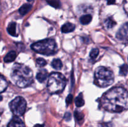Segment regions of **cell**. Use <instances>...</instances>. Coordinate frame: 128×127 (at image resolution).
Returning a JSON list of instances; mask_svg holds the SVG:
<instances>
[{
	"label": "cell",
	"mask_w": 128,
	"mask_h": 127,
	"mask_svg": "<svg viewBox=\"0 0 128 127\" xmlns=\"http://www.w3.org/2000/svg\"><path fill=\"white\" fill-rule=\"evenodd\" d=\"M37 65L40 67H42L47 64V62L42 58H38L36 59Z\"/></svg>",
	"instance_id": "ffe728a7"
},
{
	"label": "cell",
	"mask_w": 128,
	"mask_h": 127,
	"mask_svg": "<svg viewBox=\"0 0 128 127\" xmlns=\"http://www.w3.org/2000/svg\"><path fill=\"white\" fill-rule=\"evenodd\" d=\"M2 100V97L1 95H0V102H1V101Z\"/></svg>",
	"instance_id": "83f0119b"
},
{
	"label": "cell",
	"mask_w": 128,
	"mask_h": 127,
	"mask_svg": "<svg viewBox=\"0 0 128 127\" xmlns=\"http://www.w3.org/2000/svg\"><path fill=\"white\" fill-rule=\"evenodd\" d=\"M34 127H44V125H40V124H37Z\"/></svg>",
	"instance_id": "4316f807"
},
{
	"label": "cell",
	"mask_w": 128,
	"mask_h": 127,
	"mask_svg": "<svg viewBox=\"0 0 128 127\" xmlns=\"http://www.w3.org/2000/svg\"><path fill=\"white\" fill-rule=\"evenodd\" d=\"M66 85L64 76L58 72H54L50 75L47 84L49 92L52 94L59 93L63 91Z\"/></svg>",
	"instance_id": "5b68a950"
},
{
	"label": "cell",
	"mask_w": 128,
	"mask_h": 127,
	"mask_svg": "<svg viewBox=\"0 0 128 127\" xmlns=\"http://www.w3.org/2000/svg\"><path fill=\"white\" fill-rule=\"evenodd\" d=\"M48 77V73L45 69H41L36 75V78L40 83H42L47 79Z\"/></svg>",
	"instance_id": "9c48e42d"
},
{
	"label": "cell",
	"mask_w": 128,
	"mask_h": 127,
	"mask_svg": "<svg viewBox=\"0 0 128 127\" xmlns=\"http://www.w3.org/2000/svg\"><path fill=\"white\" fill-rule=\"evenodd\" d=\"M115 1H116V0H107V3L109 5L113 4L115 3Z\"/></svg>",
	"instance_id": "484cf974"
},
{
	"label": "cell",
	"mask_w": 128,
	"mask_h": 127,
	"mask_svg": "<svg viewBox=\"0 0 128 127\" xmlns=\"http://www.w3.org/2000/svg\"><path fill=\"white\" fill-rule=\"evenodd\" d=\"M16 52L15 51H10V52L6 54V56L4 57V61L5 62H7V63H9V62H11L12 61H14L15 60L16 57Z\"/></svg>",
	"instance_id": "8fae6325"
},
{
	"label": "cell",
	"mask_w": 128,
	"mask_h": 127,
	"mask_svg": "<svg viewBox=\"0 0 128 127\" xmlns=\"http://www.w3.org/2000/svg\"><path fill=\"white\" fill-rule=\"evenodd\" d=\"M128 24L126 23L120 29L116 34V37L120 41H127L128 34Z\"/></svg>",
	"instance_id": "52a82bcc"
},
{
	"label": "cell",
	"mask_w": 128,
	"mask_h": 127,
	"mask_svg": "<svg viewBox=\"0 0 128 127\" xmlns=\"http://www.w3.org/2000/svg\"><path fill=\"white\" fill-rule=\"evenodd\" d=\"M75 103H76V105L78 107H81L84 105V101L82 93H80V95L76 97V99H75Z\"/></svg>",
	"instance_id": "e0dca14e"
},
{
	"label": "cell",
	"mask_w": 128,
	"mask_h": 127,
	"mask_svg": "<svg viewBox=\"0 0 128 127\" xmlns=\"http://www.w3.org/2000/svg\"><path fill=\"white\" fill-rule=\"evenodd\" d=\"M32 8V5L30 4H24L19 9V12L21 15H25Z\"/></svg>",
	"instance_id": "4fadbf2b"
},
{
	"label": "cell",
	"mask_w": 128,
	"mask_h": 127,
	"mask_svg": "<svg viewBox=\"0 0 128 127\" xmlns=\"http://www.w3.org/2000/svg\"><path fill=\"white\" fill-rule=\"evenodd\" d=\"M2 110H0V115L1 114V113H2Z\"/></svg>",
	"instance_id": "f546056e"
},
{
	"label": "cell",
	"mask_w": 128,
	"mask_h": 127,
	"mask_svg": "<svg viewBox=\"0 0 128 127\" xmlns=\"http://www.w3.org/2000/svg\"><path fill=\"white\" fill-rule=\"evenodd\" d=\"M8 87V82L4 77L0 75V93L4 92Z\"/></svg>",
	"instance_id": "9a60e30c"
},
{
	"label": "cell",
	"mask_w": 128,
	"mask_h": 127,
	"mask_svg": "<svg viewBox=\"0 0 128 127\" xmlns=\"http://www.w3.org/2000/svg\"><path fill=\"white\" fill-rule=\"evenodd\" d=\"M128 92L122 87L109 90L101 98L102 107L111 112H121L128 108Z\"/></svg>",
	"instance_id": "6da1fadb"
},
{
	"label": "cell",
	"mask_w": 128,
	"mask_h": 127,
	"mask_svg": "<svg viewBox=\"0 0 128 127\" xmlns=\"http://www.w3.org/2000/svg\"><path fill=\"white\" fill-rule=\"evenodd\" d=\"M91 21H92V16L90 14L84 15V16H81L80 18V22L82 24L84 25L88 24L91 22Z\"/></svg>",
	"instance_id": "5bb4252c"
},
{
	"label": "cell",
	"mask_w": 128,
	"mask_h": 127,
	"mask_svg": "<svg viewBox=\"0 0 128 127\" xmlns=\"http://www.w3.org/2000/svg\"><path fill=\"white\" fill-rule=\"evenodd\" d=\"M99 54V50L98 49H93L91 50V51L90 52V57L92 59H94L97 57V56Z\"/></svg>",
	"instance_id": "44dd1931"
},
{
	"label": "cell",
	"mask_w": 128,
	"mask_h": 127,
	"mask_svg": "<svg viewBox=\"0 0 128 127\" xmlns=\"http://www.w3.org/2000/svg\"><path fill=\"white\" fill-rule=\"evenodd\" d=\"M64 118L66 120H70L71 118V115L70 113H66V115H65Z\"/></svg>",
	"instance_id": "d4e9b609"
},
{
	"label": "cell",
	"mask_w": 128,
	"mask_h": 127,
	"mask_svg": "<svg viewBox=\"0 0 128 127\" xmlns=\"http://www.w3.org/2000/svg\"><path fill=\"white\" fill-rule=\"evenodd\" d=\"M48 3L54 8H60L61 7V2L60 0H46Z\"/></svg>",
	"instance_id": "ac0fdd59"
},
{
	"label": "cell",
	"mask_w": 128,
	"mask_h": 127,
	"mask_svg": "<svg viewBox=\"0 0 128 127\" xmlns=\"http://www.w3.org/2000/svg\"><path fill=\"white\" fill-rule=\"evenodd\" d=\"M12 82L21 88H24L32 83L33 73L29 67L21 64H15L11 71Z\"/></svg>",
	"instance_id": "7a4b0ae2"
},
{
	"label": "cell",
	"mask_w": 128,
	"mask_h": 127,
	"mask_svg": "<svg viewBox=\"0 0 128 127\" xmlns=\"http://www.w3.org/2000/svg\"><path fill=\"white\" fill-rule=\"evenodd\" d=\"M114 80V73L111 70L99 67L95 70L94 83L100 87H106L112 85Z\"/></svg>",
	"instance_id": "3957f363"
},
{
	"label": "cell",
	"mask_w": 128,
	"mask_h": 127,
	"mask_svg": "<svg viewBox=\"0 0 128 127\" xmlns=\"http://www.w3.org/2000/svg\"><path fill=\"white\" fill-rule=\"evenodd\" d=\"M7 31L10 35L12 36H17L16 34V22H11L8 25Z\"/></svg>",
	"instance_id": "7c38bea8"
},
{
	"label": "cell",
	"mask_w": 128,
	"mask_h": 127,
	"mask_svg": "<svg viewBox=\"0 0 128 127\" xmlns=\"http://www.w3.org/2000/svg\"><path fill=\"white\" fill-rule=\"evenodd\" d=\"M26 105V101L23 97H17L10 102V108L15 116L20 117L24 113Z\"/></svg>",
	"instance_id": "8992f818"
},
{
	"label": "cell",
	"mask_w": 128,
	"mask_h": 127,
	"mask_svg": "<svg viewBox=\"0 0 128 127\" xmlns=\"http://www.w3.org/2000/svg\"><path fill=\"white\" fill-rule=\"evenodd\" d=\"M28 1H29V2H32V1H33L34 0H27Z\"/></svg>",
	"instance_id": "f1b7e54d"
},
{
	"label": "cell",
	"mask_w": 128,
	"mask_h": 127,
	"mask_svg": "<svg viewBox=\"0 0 128 127\" xmlns=\"http://www.w3.org/2000/svg\"><path fill=\"white\" fill-rule=\"evenodd\" d=\"M120 73L122 75H126L128 73V65L127 64H124L120 67Z\"/></svg>",
	"instance_id": "7402d4cb"
},
{
	"label": "cell",
	"mask_w": 128,
	"mask_h": 127,
	"mask_svg": "<svg viewBox=\"0 0 128 127\" xmlns=\"http://www.w3.org/2000/svg\"><path fill=\"white\" fill-rule=\"evenodd\" d=\"M31 49L41 54L50 56L57 52L58 46L56 41L52 39H46L31 45Z\"/></svg>",
	"instance_id": "277c9868"
},
{
	"label": "cell",
	"mask_w": 128,
	"mask_h": 127,
	"mask_svg": "<svg viewBox=\"0 0 128 127\" xmlns=\"http://www.w3.org/2000/svg\"><path fill=\"white\" fill-rule=\"evenodd\" d=\"M74 115L76 120H78V122H80V121H82L83 120L84 115L82 113H81V112H78V111H76L75 112Z\"/></svg>",
	"instance_id": "603a6c76"
},
{
	"label": "cell",
	"mask_w": 128,
	"mask_h": 127,
	"mask_svg": "<svg viewBox=\"0 0 128 127\" xmlns=\"http://www.w3.org/2000/svg\"><path fill=\"white\" fill-rule=\"evenodd\" d=\"M75 29V25L71 22H67L61 27V31L63 33H68L72 32Z\"/></svg>",
	"instance_id": "30bf717a"
},
{
	"label": "cell",
	"mask_w": 128,
	"mask_h": 127,
	"mask_svg": "<svg viewBox=\"0 0 128 127\" xmlns=\"http://www.w3.org/2000/svg\"><path fill=\"white\" fill-rule=\"evenodd\" d=\"M105 26H106V27L108 29L112 28V27L115 26L116 24V22L114 21V19L111 18H108L104 22Z\"/></svg>",
	"instance_id": "d6986e66"
},
{
	"label": "cell",
	"mask_w": 128,
	"mask_h": 127,
	"mask_svg": "<svg viewBox=\"0 0 128 127\" xmlns=\"http://www.w3.org/2000/svg\"><path fill=\"white\" fill-rule=\"evenodd\" d=\"M8 127H26L24 123L18 117L15 116L8 125Z\"/></svg>",
	"instance_id": "ba28073f"
},
{
	"label": "cell",
	"mask_w": 128,
	"mask_h": 127,
	"mask_svg": "<svg viewBox=\"0 0 128 127\" xmlns=\"http://www.w3.org/2000/svg\"><path fill=\"white\" fill-rule=\"evenodd\" d=\"M72 98H73V97H72V95L71 94H70L68 96L66 100V103H67V105H69L70 104V103H71V102H72Z\"/></svg>",
	"instance_id": "cb8c5ba5"
},
{
	"label": "cell",
	"mask_w": 128,
	"mask_h": 127,
	"mask_svg": "<svg viewBox=\"0 0 128 127\" xmlns=\"http://www.w3.org/2000/svg\"><path fill=\"white\" fill-rule=\"evenodd\" d=\"M51 65L56 70H60L62 67V64L61 60L58 59H55L52 61Z\"/></svg>",
	"instance_id": "2e32d148"
}]
</instances>
